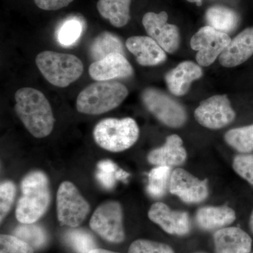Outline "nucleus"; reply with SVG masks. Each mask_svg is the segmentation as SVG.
<instances>
[{"label":"nucleus","mask_w":253,"mask_h":253,"mask_svg":"<svg viewBox=\"0 0 253 253\" xmlns=\"http://www.w3.org/2000/svg\"><path fill=\"white\" fill-rule=\"evenodd\" d=\"M15 111L23 126L36 138L49 136L55 119L49 101L42 92L32 87L18 89L14 95Z\"/></svg>","instance_id":"f257e3e1"},{"label":"nucleus","mask_w":253,"mask_h":253,"mask_svg":"<svg viewBox=\"0 0 253 253\" xmlns=\"http://www.w3.org/2000/svg\"><path fill=\"white\" fill-rule=\"evenodd\" d=\"M21 188L22 196L16 206V217L22 224H33L49 208V179L44 172L33 171L23 178Z\"/></svg>","instance_id":"f03ea898"},{"label":"nucleus","mask_w":253,"mask_h":253,"mask_svg":"<svg viewBox=\"0 0 253 253\" xmlns=\"http://www.w3.org/2000/svg\"><path fill=\"white\" fill-rule=\"evenodd\" d=\"M127 95V88L119 82L97 81L80 92L76 109L83 114H103L118 107Z\"/></svg>","instance_id":"7ed1b4c3"},{"label":"nucleus","mask_w":253,"mask_h":253,"mask_svg":"<svg viewBox=\"0 0 253 253\" xmlns=\"http://www.w3.org/2000/svg\"><path fill=\"white\" fill-rule=\"evenodd\" d=\"M36 62L46 81L58 87L69 86L79 79L84 71L81 60L73 54L42 51L37 55Z\"/></svg>","instance_id":"20e7f679"},{"label":"nucleus","mask_w":253,"mask_h":253,"mask_svg":"<svg viewBox=\"0 0 253 253\" xmlns=\"http://www.w3.org/2000/svg\"><path fill=\"white\" fill-rule=\"evenodd\" d=\"M139 129L133 118H106L96 124L93 131L95 142L111 152L129 149L139 139Z\"/></svg>","instance_id":"39448f33"},{"label":"nucleus","mask_w":253,"mask_h":253,"mask_svg":"<svg viewBox=\"0 0 253 253\" xmlns=\"http://www.w3.org/2000/svg\"><path fill=\"white\" fill-rule=\"evenodd\" d=\"M57 217L61 224L76 228L88 215L90 206L72 182L60 184L56 195Z\"/></svg>","instance_id":"423d86ee"},{"label":"nucleus","mask_w":253,"mask_h":253,"mask_svg":"<svg viewBox=\"0 0 253 253\" xmlns=\"http://www.w3.org/2000/svg\"><path fill=\"white\" fill-rule=\"evenodd\" d=\"M145 107L158 121L169 127L178 128L185 124V109L166 93L154 87L145 89L141 94Z\"/></svg>","instance_id":"0eeeda50"},{"label":"nucleus","mask_w":253,"mask_h":253,"mask_svg":"<svg viewBox=\"0 0 253 253\" xmlns=\"http://www.w3.org/2000/svg\"><path fill=\"white\" fill-rule=\"evenodd\" d=\"M123 208L118 201H111L100 205L91 216L89 226L102 239L120 244L125 241Z\"/></svg>","instance_id":"6e6552de"},{"label":"nucleus","mask_w":253,"mask_h":253,"mask_svg":"<svg viewBox=\"0 0 253 253\" xmlns=\"http://www.w3.org/2000/svg\"><path fill=\"white\" fill-rule=\"evenodd\" d=\"M231 41L226 33L207 26L195 33L190 44L193 49L198 51L196 61L199 66H209L220 56Z\"/></svg>","instance_id":"1a4fd4ad"},{"label":"nucleus","mask_w":253,"mask_h":253,"mask_svg":"<svg viewBox=\"0 0 253 253\" xmlns=\"http://www.w3.org/2000/svg\"><path fill=\"white\" fill-rule=\"evenodd\" d=\"M194 116L201 126L208 129H219L232 123L235 120L236 113L226 95H214L200 104Z\"/></svg>","instance_id":"9d476101"},{"label":"nucleus","mask_w":253,"mask_h":253,"mask_svg":"<svg viewBox=\"0 0 253 253\" xmlns=\"http://www.w3.org/2000/svg\"><path fill=\"white\" fill-rule=\"evenodd\" d=\"M168 15L166 11L159 14L148 12L144 15L142 24L150 38L154 40L166 52L172 54L179 45L180 37L179 28L168 23Z\"/></svg>","instance_id":"9b49d317"},{"label":"nucleus","mask_w":253,"mask_h":253,"mask_svg":"<svg viewBox=\"0 0 253 253\" xmlns=\"http://www.w3.org/2000/svg\"><path fill=\"white\" fill-rule=\"evenodd\" d=\"M169 190L186 204H199L208 196L207 181L201 180L181 168L171 173Z\"/></svg>","instance_id":"f8f14e48"},{"label":"nucleus","mask_w":253,"mask_h":253,"mask_svg":"<svg viewBox=\"0 0 253 253\" xmlns=\"http://www.w3.org/2000/svg\"><path fill=\"white\" fill-rule=\"evenodd\" d=\"M148 216L150 220L158 224L172 235L184 236L191 230V221L187 212L172 211L169 206L158 202L150 208Z\"/></svg>","instance_id":"ddd939ff"},{"label":"nucleus","mask_w":253,"mask_h":253,"mask_svg":"<svg viewBox=\"0 0 253 253\" xmlns=\"http://www.w3.org/2000/svg\"><path fill=\"white\" fill-rule=\"evenodd\" d=\"M134 73L132 66L126 56L112 53L91 63L89 74L96 81H111L118 78L130 77Z\"/></svg>","instance_id":"4468645a"},{"label":"nucleus","mask_w":253,"mask_h":253,"mask_svg":"<svg viewBox=\"0 0 253 253\" xmlns=\"http://www.w3.org/2000/svg\"><path fill=\"white\" fill-rule=\"evenodd\" d=\"M253 55V27L248 28L231 40L220 56L221 66L233 68L239 66Z\"/></svg>","instance_id":"2eb2a0df"},{"label":"nucleus","mask_w":253,"mask_h":253,"mask_svg":"<svg viewBox=\"0 0 253 253\" xmlns=\"http://www.w3.org/2000/svg\"><path fill=\"white\" fill-rule=\"evenodd\" d=\"M126 46L141 66H157L167 59L166 51L149 36L131 37L126 40Z\"/></svg>","instance_id":"dca6fc26"},{"label":"nucleus","mask_w":253,"mask_h":253,"mask_svg":"<svg viewBox=\"0 0 253 253\" xmlns=\"http://www.w3.org/2000/svg\"><path fill=\"white\" fill-rule=\"evenodd\" d=\"M216 253H251L253 241L239 227H224L214 233Z\"/></svg>","instance_id":"f3484780"},{"label":"nucleus","mask_w":253,"mask_h":253,"mask_svg":"<svg viewBox=\"0 0 253 253\" xmlns=\"http://www.w3.org/2000/svg\"><path fill=\"white\" fill-rule=\"evenodd\" d=\"M203 76L201 66L192 61H186L179 63L166 75V84L172 94L181 96L189 91L191 83Z\"/></svg>","instance_id":"a211bd4d"},{"label":"nucleus","mask_w":253,"mask_h":253,"mask_svg":"<svg viewBox=\"0 0 253 253\" xmlns=\"http://www.w3.org/2000/svg\"><path fill=\"white\" fill-rule=\"evenodd\" d=\"M187 153L183 146L182 139L176 134L168 136L161 147L151 151L148 155V161L156 166H180L185 162Z\"/></svg>","instance_id":"6ab92c4d"},{"label":"nucleus","mask_w":253,"mask_h":253,"mask_svg":"<svg viewBox=\"0 0 253 253\" xmlns=\"http://www.w3.org/2000/svg\"><path fill=\"white\" fill-rule=\"evenodd\" d=\"M236 212L228 206H205L196 212V222L204 230L220 229L236 220Z\"/></svg>","instance_id":"aec40b11"},{"label":"nucleus","mask_w":253,"mask_h":253,"mask_svg":"<svg viewBox=\"0 0 253 253\" xmlns=\"http://www.w3.org/2000/svg\"><path fill=\"white\" fill-rule=\"evenodd\" d=\"M131 0H99L96 4L98 11L114 27L126 26L130 20Z\"/></svg>","instance_id":"412c9836"},{"label":"nucleus","mask_w":253,"mask_h":253,"mask_svg":"<svg viewBox=\"0 0 253 253\" xmlns=\"http://www.w3.org/2000/svg\"><path fill=\"white\" fill-rule=\"evenodd\" d=\"M208 24L226 34L234 31L239 23V16L234 10L222 6H214L206 11Z\"/></svg>","instance_id":"4be33fe9"},{"label":"nucleus","mask_w":253,"mask_h":253,"mask_svg":"<svg viewBox=\"0 0 253 253\" xmlns=\"http://www.w3.org/2000/svg\"><path fill=\"white\" fill-rule=\"evenodd\" d=\"M112 53L124 55V48L120 38L109 32H104L95 38L89 47V54L94 61H99Z\"/></svg>","instance_id":"5701e85b"},{"label":"nucleus","mask_w":253,"mask_h":253,"mask_svg":"<svg viewBox=\"0 0 253 253\" xmlns=\"http://www.w3.org/2000/svg\"><path fill=\"white\" fill-rule=\"evenodd\" d=\"M226 142L241 154L253 151V124L230 129L224 135Z\"/></svg>","instance_id":"b1692460"},{"label":"nucleus","mask_w":253,"mask_h":253,"mask_svg":"<svg viewBox=\"0 0 253 253\" xmlns=\"http://www.w3.org/2000/svg\"><path fill=\"white\" fill-rule=\"evenodd\" d=\"M129 176V173L118 168L116 163L109 160H105L98 163L96 177L101 185L106 189H112L114 187L116 181L126 180Z\"/></svg>","instance_id":"393cba45"},{"label":"nucleus","mask_w":253,"mask_h":253,"mask_svg":"<svg viewBox=\"0 0 253 253\" xmlns=\"http://www.w3.org/2000/svg\"><path fill=\"white\" fill-rule=\"evenodd\" d=\"M171 168L168 166H157L149 174L147 191L154 198H161L166 194L169 186Z\"/></svg>","instance_id":"a878e982"},{"label":"nucleus","mask_w":253,"mask_h":253,"mask_svg":"<svg viewBox=\"0 0 253 253\" xmlns=\"http://www.w3.org/2000/svg\"><path fill=\"white\" fill-rule=\"evenodd\" d=\"M14 235L34 249H41L47 241V236L44 229L33 224H23L18 226L15 229Z\"/></svg>","instance_id":"bb28decb"},{"label":"nucleus","mask_w":253,"mask_h":253,"mask_svg":"<svg viewBox=\"0 0 253 253\" xmlns=\"http://www.w3.org/2000/svg\"><path fill=\"white\" fill-rule=\"evenodd\" d=\"M66 241L77 253H88L96 249L93 236L83 229H73L68 231Z\"/></svg>","instance_id":"cd10ccee"},{"label":"nucleus","mask_w":253,"mask_h":253,"mask_svg":"<svg viewBox=\"0 0 253 253\" xmlns=\"http://www.w3.org/2000/svg\"><path fill=\"white\" fill-rule=\"evenodd\" d=\"M83 32L81 23L77 20H69L63 23L58 33V41L61 45H73L80 39Z\"/></svg>","instance_id":"c85d7f7f"},{"label":"nucleus","mask_w":253,"mask_h":253,"mask_svg":"<svg viewBox=\"0 0 253 253\" xmlns=\"http://www.w3.org/2000/svg\"><path fill=\"white\" fill-rule=\"evenodd\" d=\"M127 253H174L166 244L146 239H138L131 243Z\"/></svg>","instance_id":"c756f323"},{"label":"nucleus","mask_w":253,"mask_h":253,"mask_svg":"<svg viewBox=\"0 0 253 253\" xmlns=\"http://www.w3.org/2000/svg\"><path fill=\"white\" fill-rule=\"evenodd\" d=\"M35 249L15 236H0V253H34Z\"/></svg>","instance_id":"7c9ffc66"},{"label":"nucleus","mask_w":253,"mask_h":253,"mask_svg":"<svg viewBox=\"0 0 253 253\" xmlns=\"http://www.w3.org/2000/svg\"><path fill=\"white\" fill-rule=\"evenodd\" d=\"M16 195V186L12 181H6L0 186V221L1 223L12 207Z\"/></svg>","instance_id":"2f4dec72"},{"label":"nucleus","mask_w":253,"mask_h":253,"mask_svg":"<svg viewBox=\"0 0 253 253\" xmlns=\"http://www.w3.org/2000/svg\"><path fill=\"white\" fill-rule=\"evenodd\" d=\"M233 168L240 176L253 186V155H237L233 161Z\"/></svg>","instance_id":"473e14b6"},{"label":"nucleus","mask_w":253,"mask_h":253,"mask_svg":"<svg viewBox=\"0 0 253 253\" xmlns=\"http://www.w3.org/2000/svg\"><path fill=\"white\" fill-rule=\"evenodd\" d=\"M74 0H34L38 7L45 11H56L66 7Z\"/></svg>","instance_id":"72a5a7b5"},{"label":"nucleus","mask_w":253,"mask_h":253,"mask_svg":"<svg viewBox=\"0 0 253 253\" xmlns=\"http://www.w3.org/2000/svg\"><path fill=\"white\" fill-rule=\"evenodd\" d=\"M88 253H119L113 252V251H107V250L101 249H95Z\"/></svg>","instance_id":"f704fd0d"},{"label":"nucleus","mask_w":253,"mask_h":253,"mask_svg":"<svg viewBox=\"0 0 253 253\" xmlns=\"http://www.w3.org/2000/svg\"><path fill=\"white\" fill-rule=\"evenodd\" d=\"M249 225L250 229H251V231L253 234V210L252 211V213H251V217H250V221H249Z\"/></svg>","instance_id":"c9c22d12"},{"label":"nucleus","mask_w":253,"mask_h":253,"mask_svg":"<svg viewBox=\"0 0 253 253\" xmlns=\"http://www.w3.org/2000/svg\"><path fill=\"white\" fill-rule=\"evenodd\" d=\"M186 1H189V2L191 3H196L198 6H201L202 4L203 0H186Z\"/></svg>","instance_id":"e433bc0d"},{"label":"nucleus","mask_w":253,"mask_h":253,"mask_svg":"<svg viewBox=\"0 0 253 253\" xmlns=\"http://www.w3.org/2000/svg\"><path fill=\"white\" fill-rule=\"evenodd\" d=\"M205 253L199 252V253Z\"/></svg>","instance_id":"4c0bfd02"}]
</instances>
